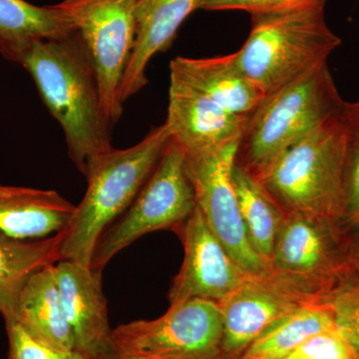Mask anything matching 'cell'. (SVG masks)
<instances>
[{"label":"cell","mask_w":359,"mask_h":359,"mask_svg":"<svg viewBox=\"0 0 359 359\" xmlns=\"http://www.w3.org/2000/svg\"><path fill=\"white\" fill-rule=\"evenodd\" d=\"M20 65L60 124L70 159L84 175L92 158L113 148V125L104 113L98 78L81 35L76 29L35 42Z\"/></svg>","instance_id":"cell-1"},{"label":"cell","mask_w":359,"mask_h":359,"mask_svg":"<svg viewBox=\"0 0 359 359\" xmlns=\"http://www.w3.org/2000/svg\"><path fill=\"white\" fill-rule=\"evenodd\" d=\"M170 140L164 123L136 145L112 148L89 161L84 174L86 192L63 231L61 261L91 266L99 238L133 203Z\"/></svg>","instance_id":"cell-2"},{"label":"cell","mask_w":359,"mask_h":359,"mask_svg":"<svg viewBox=\"0 0 359 359\" xmlns=\"http://www.w3.org/2000/svg\"><path fill=\"white\" fill-rule=\"evenodd\" d=\"M344 104L328 65L276 90L248 119L236 163L259 181L287 148L341 114Z\"/></svg>","instance_id":"cell-3"},{"label":"cell","mask_w":359,"mask_h":359,"mask_svg":"<svg viewBox=\"0 0 359 359\" xmlns=\"http://www.w3.org/2000/svg\"><path fill=\"white\" fill-rule=\"evenodd\" d=\"M342 113L287 148L259 180L285 214L341 221L346 146Z\"/></svg>","instance_id":"cell-4"},{"label":"cell","mask_w":359,"mask_h":359,"mask_svg":"<svg viewBox=\"0 0 359 359\" xmlns=\"http://www.w3.org/2000/svg\"><path fill=\"white\" fill-rule=\"evenodd\" d=\"M250 18L249 36L236 53L245 75L264 96L328 65L341 44L325 20V9Z\"/></svg>","instance_id":"cell-5"},{"label":"cell","mask_w":359,"mask_h":359,"mask_svg":"<svg viewBox=\"0 0 359 359\" xmlns=\"http://www.w3.org/2000/svg\"><path fill=\"white\" fill-rule=\"evenodd\" d=\"M196 205L195 192L186 171L185 151L171 137L133 203L99 238L92 255V269L102 273L118 252L143 236L176 231Z\"/></svg>","instance_id":"cell-6"},{"label":"cell","mask_w":359,"mask_h":359,"mask_svg":"<svg viewBox=\"0 0 359 359\" xmlns=\"http://www.w3.org/2000/svg\"><path fill=\"white\" fill-rule=\"evenodd\" d=\"M222 344L219 304L192 299L170 304L156 320L118 325L110 351L122 359H224Z\"/></svg>","instance_id":"cell-7"},{"label":"cell","mask_w":359,"mask_h":359,"mask_svg":"<svg viewBox=\"0 0 359 359\" xmlns=\"http://www.w3.org/2000/svg\"><path fill=\"white\" fill-rule=\"evenodd\" d=\"M335 223L285 214L269 262V276L308 304H316L348 256H340Z\"/></svg>","instance_id":"cell-8"},{"label":"cell","mask_w":359,"mask_h":359,"mask_svg":"<svg viewBox=\"0 0 359 359\" xmlns=\"http://www.w3.org/2000/svg\"><path fill=\"white\" fill-rule=\"evenodd\" d=\"M139 1L69 0L98 78L104 113L113 126L123 114L119 90L133 50Z\"/></svg>","instance_id":"cell-9"},{"label":"cell","mask_w":359,"mask_h":359,"mask_svg":"<svg viewBox=\"0 0 359 359\" xmlns=\"http://www.w3.org/2000/svg\"><path fill=\"white\" fill-rule=\"evenodd\" d=\"M238 147L233 144L212 152L186 154L187 175L208 226L241 269L249 276H268L269 266L250 243L231 185Z\"/></svg>","instance_id":"cell-10"},{"label":"cell","mask_w":359,"mask_h":359,"mask_svg":"<svg viewBox=\"0 0 359 359\" xmlns=\"http://www.w3.org/2000/svg\"><path fill=\"white\" fill-rule=\"evenodd\" d=\"M176 231L185 256L170 289V304L192 299L219 304L249 276L212 233L197 205Z\"/></svg>","instance_id":"cell-11"},{"label":"cell","mask_w":359,"mask_h":359,"mask_svg":"<svg viewBox=\"0 0 359 359\" xmlns=\"http://www.w3.org/2000/svg\"><path fill=\"white\" fill-rule=\"evenodd\" d=\"M224 359H240L278 320L308 302L268 276H252L219 302Z\"/></svg>","instance_id":"cell-12"},{"label":"cell","mask_w":359,"mask_h":359,"mask_svg":"<svg viewBox=\"0 0 359 359\" xmlns=\"http://www.w3.org/2000/svg\"><path fill=\"white\" fill-rule=\"evenodd\" d=\"M248 119L231 114L197 90L170 77L165 124L186 154H202L240 143Z\"/></svg>","instance_id":"cell-13"},{"label":"cell","mask_w":359,"mask_h":359,"mask_svg":"<svg viewBox=\"0 0 359 359\" xmlns=\"http://www.w3.org/2000/svg\"><path fill=\"white\" fill-rule=\"evenodd\" d=\"M63 313L74 334L76 351L93 359L110 353L112 328L108 320L102 273L74 261L55 266Z\"/></svg>","instance_id":"cell-14"},{"label":"cell","mask_w":359,"mask_h":359,"mask_svg":"<svg viewBox=\"0 0 359 359\" xmlns=\"http://www.w3.org/2000/svg\"><path fill=\"white\" fill-rule=\"evenodd\" d=\"M205 0H140L136 8V36L125 70L119 98L122 104L148 83L146 71L156 54L166 51L187 18Z\"/></svg>","instance_id":"cell-15"},{"label":"cell","mask_w":359,"mask_h":359,"mask_svg":"<svg viewBox=\"0 0 359 359\" xmlns=\"http://www.w3.org/2000/svg\"><path fill=\"white\" fill-rule=\"evenodd\" d=\"M170 77L197 90L231 114L242 117H250L266 97L245 75L236 52L215 57L178 56L170 63Z\"/></svg>","instance_id":"cell-16"},{"label":"cell","mask_w":359,"mask_h":359,"mask_svg":"<svg viewBox=\"0 0 359 359\" xmlns=\"http://www.w3.org/2000/svg\"><path fill=\"white\" fill-rule=\"evenodd\" d=\"M76 205L53 190L0 186V231L20 241L65 231Z\"/></svg>","instance_id":"cell-17"},{"label":"cell","mask_w":359,"mask_h":359,"mask_svg":"<svg viewBox=\"0 0 359 359\" xmlns=\"http://www.w3.org/2000/svg\"><path fill=\"white\" fill-rule=\"evenodd\" d=\"M69 0L39 6L26 0H0V55L21 65L35 42L76 30Z\"/></svg>","instance_id":"cell-18"},{"label":"cell","mask_w":359,"mask_h":359,"mask_svg":"<svg viewBox=\"0 0 359 359\" xmlns=\"http://www.w3.org/2000/svg\"><path fill=\"white\" fill-rule=\"evenodd\" d=\"M56 264L33 273L21 290L14 320L44 344L61 351H76L74 334L63 313Z\"/></svg>","instance_id":"cell-19"},{"label":"cell","mask_w":359,"mask_h":359,"mask_svg":"<svg viewBox=\"0 0 359 359\" xmlns=\"http://www.w3.org/2000/svg\"><path fill=\"white\" fill-rule=\"evenodd\" d=\"M63 231L40 240L20 241L0 231V314L14 320L21 290L33 273L62 259Z\"/></svg>","instance_id":"cell-20"},{"label":"cell","mask_w":359,"mask_h":359,"mask_svg":"<svg viewBox=\"0 0 359 359\" xmlns=\"http://www.w3.org/2000/svg\"><path fill=\"white\" fill-rule=\"evenodd\" d=\"M231 180L250 243L269 268L276 235L285 212L266 192L261 182L236 162L231 169Z\"/></svg>","instance_id":"cell-21"},{"label":"cell","mask_w":359,"mask_h":359,"mask_svg":"<svg viewBox=\"0 0 359 359\" xmlns=\"http://www.w3.org/2000/svg\"><path fill=\"white\" fill-rule=\"evenodd\" d=\"M337 330L330 309L320 304L299 306L269 327L240 359H283L309 337Z\"/></svg>","instance_id":"cell-22"},{"label":"cell","mask_w":359,"mask_h":359,"mask_svg":"<svg viewBox=\"0 0 359 359\" xmlns=\"http://www.w3.org/2000/svg\"><path fill=\"white\" fill-rule=\"evenodd\" d=\"M346 133L344 161V204L340 224L359 229V101L344 104Z\"/></svg>","instance_id":"cell-23"},{"label":"cell","mask_w":359,"mask_h":359,"mask_svg":"<svg viewBox=\"0 0 359 359\" xmlns=\"http://www.w3.org/2000/svg\"><path fill=\"white\" fill-rule=\"evenodd\" d=\"M4 323L8 339V359H93L76 351H61L44 344L18 320Z\"/></svg>","instance_id":"cell-24"},{"label":"cell","mask_w":359,"mask_h":359,"mask_svg":"<svg viewBox=\"0 0 359 359\" xmlns=\"http://www.w3.org/2000/svg\"><path fill=\"white\" fill-rule=\"evenodd\" d=\"M328 0H205L202 8L208 11H245L256 14L294 13L325 9Z\"/></svg>","instance_id":"cell-25"},{"label":"cell","mask_w":359,"mask_h":359,"mask_svg":"<svg viewBox=\"0 0 359 359\" xmlns=\"http://www.w3.org/2000/svg\"><path fill=\"white\" fill-rule=\"evenodd\" d=\"M358 353L337 330L309 337L283 359H355Z\"/></svg>","instance_id":"cell-26"},{"label":"cell","mask_w":359,"mask_h":359,"mask_svg":"<svg viewBox=\"0 0 359 359\" xmlns=\"http://www.w3.org/2000/svg\"><path fill=\"white\" fill-rule=\"evenodd\" d=\"M348 257L349 259H351L353 264L359 266V242L356 243V244L351 248Z\"/></svg>","instance_id":"cell-27"},{"label":"cell","mask_w":359,"mask_h":359,"mask_svg":"<svg viewBox=\"0 0 359 359\" xmlns=\"http://www.w3.org/2000/svg\"><path fill=\"white\" fill-rule=\"evenodd\" d=\"M99 359H122V358H118L117 355H115L114 353H108L107 354H106V355H104L102 356V358H99Z\"/></svg>","instance_id":"cell-28"},{"label":"cell","mask_w":359,"mask_h":359,"mask_svg":"<svg viewBox=\"0 0 359 359\" xmlns=\"http://www.w3.org/2000/svg\"><path fill=\"white\" fill-rule=\"evenodd\" d=\"M355 359H359V353H358V355H356V358Z\"/></svg>","instance_id":"cell-29"}]
</instances>
